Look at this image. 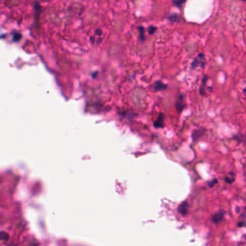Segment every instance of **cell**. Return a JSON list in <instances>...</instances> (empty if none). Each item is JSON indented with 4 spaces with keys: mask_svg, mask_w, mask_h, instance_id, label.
Instances as JSON below:
<instances>
[{
    "mask_svg": "<svg viewBox=\"0 0 246 246\" xmlns=\"http://www.w3.org/2000/svg\"><path fill=\"white\" fill-rule=\"evenodd\" d=\"M205 63H206V60H205V55L202 54H200L198 56V57L193 62L191 67H192L193 69L197 67L198 66H201L202 67H204Z\"/></svg>",
    "mask_w": 246,
    "mask_h": 246,
    "instance_id": "6da1fadb",
    "label": "cell"
},
{
    "mask_svg": "<svg viewBox=\"0 0 246 246\" xmlns=\"http://www.w3.org/2000/svg\"><path fill=\"white\" fill-rule=\"evenodd\" d=\"M178 210L179 213H181L183 215H186L188 211H189V204L186 201H184L181 204L179 205L178 208Z\"/></svg>",
    "mask_w": 246,
    "mask_h": 246,
    "instance_id": "7a4b0ae2",
    "label": "cell"
},
{
    "mask_svg": "<svg viewBox=\"0 0 246 246\" xmlns=\"http://www.w3.org/2000/svg\"><path fill=\"white\" fill-rule=\"evenodd\" d=\"M164 115L161 113L158 116V119L155 121L154 123V126L156 128H162L164 126Z\"/></svg>",
    "mask_w": 246,
    "mask_h": 246,
    "instance_id": "3957f363",
    "label": "cell"
},
{
    "mask_svg": "<svg viewBox=\"0 0 246 246\" xmlns=\"http://www.w3.org/2000/svg\"><path fill=\"white\" fill-rule=\"evenodd\" d=\"M223 219V212H218L212 217V221L215 223H218Z\"/></svg>",
    "mask_w": 246,
    "mask_h": 246,
    "instance_id": "277c9868",
    "label": "cell"
},
{
    "mask_svg": "<svg viewBox=\"0 0 246 246\" xmlns=\"http://www.w3.org/2000/svg\"><path fill=\"white\" fill-rule=\"evenodd\" d=\"M166 87H167L166 85H165V84H163V82H160V81H158V82H155V89L156 90H158V91H160V90H163L166 89Z\"/></svg>",
    "mask_w": 246,
    "mask_h": 246,
    "instance_id": "5b68a950",
    "label": "cell"
},
{
    "mask_svg": "<svg viewBox=\"0 0 246 246\" xmlns=\"http://www.w3.org/2000/svg\"><path fill=\"white\" fill-rule=\"evenodd\" d=\"M9 238V236L8 235L7 232H0V239L2 240H8V239Z\"/></svg>",
    "mask_w": 246,
    "mask_h": 246,
    "instance_id": "8992f818",
    "label": "cell"
},
{
    "mask_svg": "<svg viewBox=\"0 0 246 246\" xmlns=\"http://www.w3.org/2000/svg\"><path fill=\"white\" fill-rule=\"evenodd\" d=\"M139 31H140V36H141V39L142 40H144L145 39V36H144V32H145V30L143 27H139Z\"/></svg>",
    "mask_w": 246,
    "mask_h": 246,
    "instance_id": "52a82bcc",
    "label": "cell"
},
{
    "mask_svg": "<svg viewBox=\"0 0 246 246\" xmlns=\"http://www.w3.org/2000/svg\"><path fill=\"white\" fill-rule=\"evenodd\" d=\"M233 176H235V175L232 176V178H231L230 177L226 178H225V181H226V182L228 183H233V181H235V177H233Z\"/></svg>",
    "mask_w": 246,
    "mask_h": 246,
    "instance_id": "ba28073f",
    "label": "cell"
},
{
    "mask_svg": "<svg viewBox=\"0 0 246 246\" xmlns=\"http://www.w3.org/2000/svg\"><path fill=\"white\" fill-rule=\"evenodd\" d=\"M156 27H153V26H151V27H149V29H148V33H150L151 35H152V34H153L154 33H155V31H156Z\"/></svg>",
    "mask_w": 246,
    "mask_h": 246,
    "instance_id": "9c48e42d",
    "label": "cell"
},
{
    "mask_svg": "<svg viewBox=\"0 0 246 246\" xmlns=\"http://www.w3.org/2000/svg\"><path fill=\"white\" fill-rule=\"evenodd\" d=\"M216 183H217V179H214L213 181H212L209 183V187H211V188H212L214 185H215V184H216Z\"/></svg>",
    "mask_w": 246,
    "mask_h": 246,
    "instance_id": "30bf717a",
    "label": "cell"
},
{
    "mask_svg": "<svg viewBox=\"0 0 246 246\" xmlns=\"http://www.w3.org/2000/svg\"><path fill=\"white\" fill-rule=\"evenodd\" d=\"M184 2H185L184 1H181H181H178V2H174V4H176L177 7H180V6H181L182 4H184Z\"/></svg>",
    "mask_w": 246,
    "mask_h": 246,
    "instance_id": "8fae6325",
    "label": "cell"
},
{
    "mask_svg": "<svg viewBox=\"0 0 246 246\" xmlns=\"http://www.w3.org/2000/svg\"><path fill=\"white\" fill-rule=\"evenodd\" d=\"M96 33L98 35H101L102 33V31H101L100 29H98V30H97V31H96Z\"/></svg>",
    "mask_w": 246,
    "mask_h": 246,
    "instance_id": "7c38bea8",
    "label": "cell"
},
{
    "mask_svg": "<svg viewBox=\"0 0 246 246\" xmlns=\"http://www.w3.org/2000/svg\"><path fill=\"white\" fill-rule=\"evenodd\" d=\"M243 93L245 94V95L246 97V88H245L244 90H243Z\"/></svg>",
    "mask_w": 246,
    "mask_h": 246,
    "instance_id": "4fadbf2b",
    "label": "cell"
}]
</instances>
